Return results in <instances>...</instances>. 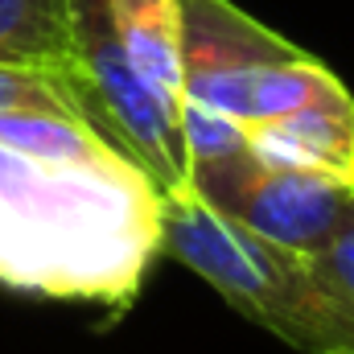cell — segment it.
Segmentation results:
<instances>
[{"label":"cell","instance_id":"1","mask_svg":"<svg viewBox=\"0 0 354 354\" xmlns=\"http://www.w3.org/2000/svg\"><path fill=\"white\" fill-rule=\"evenodd\" d=\"M165 194L99 128L62 111H0V284L132 305L161 256Z\"/></svg>","mask_w":354,"mask_h":354},{"label":"cell","instance_id":"2","mask_svg":"<svg viewBox=\"0 0 354 354\" xmlns=\"http://www.w3.org/2000/svg\"><path fill=\"white\" fill-rule=\"evenodd\" d=\"M71 21L103 136L136 157L161 194L189 189L177 0H71Z\"/></svg>","mask_w":354,"mask_h":354},{"label":"cell","instance_id":"3","mask_svg":"<svg viewBox=\"0 0 354 354\" xmlns=\"http://www.w3.org/2000/svg\"><path fill=\"white\" fill-rule=\"evenodd\" d=\"M161 256L202 276L231 309L301 354H354V309L322 280L313 256L280 248L218 214L198 189L165 194Z\"/></svg>","mask_w":354,"mask_h":354},{"label":"cell","instance_id":"4","mask_svg":"<svg viewBox=\"0 0 354 354\" xmlns=\"http://www.w3.org/2000/svg\"><path fill=\"white\" fill-rule=\"evenodd\" d=\"M177 12L181 115H223L248 128L342 87L326 62L231 0H177Z\"/></svg>","mask_w":354,"mask_h":354},{"label":"cell","instance_id":"5","mask_svg":"<svg viewBox=\"0 0 354 354\" xmlns=\"http://www.w3.org/2000/svg\"><path fill=\"white\" fill-rule=\"evenodd\" d=\"M189 185L231 223L305 256H317L330 243L354 202V185L313 169L276 165L252 145L231 157L194 165Z\"/></svg>","mask_w":354,"mask_h":354},{"label":"cell","instance_id":"6","mask_svg":"<svg viewBox=\"0 0 354 354\" xmlns=\"http://www.w3.org/2000/svg\"><path fill=\"white\" fill-rule=\"evenodd\" d=\"M248 145L292 169L338 177L354 185V95L346 87H334L284 115H272L260 124H248Z\"/></svg>","mask_w":354,"mask_h":354},{"label":"cell","instance_id":"7","mask_svg":"<svg viewBox=\"0 0 354 354\" xmlns=\"http://www.w3.org/2000/svg\"><path fill=\"white\" fill-rule=\"evenodd\" d=\"M0 66H37V71L71 75L87 95L91 120H95V103L75 50L71 0H0Z\"/></svg>","mask_w":354,"mask_h":354},{"label":"cell","instance_id":"8","mask_svg":"<svg viewBox=\"0 0 354 354\" xmlns=\"http://www.w3.org/2000/svg\"><path fill=\"white\" fill-rule=\"evenodd\" d=\"M0 111H62L91 120L83 87L62 71H37V66H0Z\"/></svg>","mask_w":354,"mask_h":354},{"label":"cell","instance_id":"9","mask_svg":"<svg viewBox=\"0 0 354 354\" xmlns=\"http://www.w3.org/2000/svg\"><path fill=\"white\" fill-rule=\"evenodd\" d=\"M313 264L322 272V280L354 309V202L346 210V218L338 223V231L330 235V243L313 256Z\"/></svg>","mask_w":354,"mask_h":354}]
</instances>
